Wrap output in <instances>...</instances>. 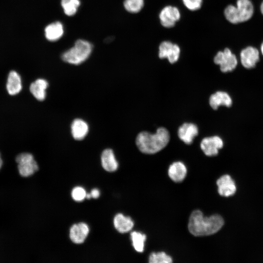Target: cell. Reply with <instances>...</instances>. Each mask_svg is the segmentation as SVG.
I'll return each mask as SVG.
<instances>
[{"instance_id":"cell-1","label":"cell","mask_w":263,"mask_h":263,"mask_svg":"<svg viewBox=\"0 0 263 263\" xmlns=\"http://www.w3.org/2000/svg\"><path fill=\"white\" fill-rule=\"evenodd\" d=\"M224 221L221 216L215 214L210 217H204L199 210L191 214L188 224L190 233L195 236H207L218 232L223 226Z\"/></svg>"},{"instance_id":"cell-2","label":"cell","mask_w":263,"mask_h":263,"mask_svg":"<svg viewBox=\"0 0 263 263\" xmlns=\"http://www.w3.org/2000/svg\"><path fill=\"white\" fill-rule=\"evenodd\" d=\"M170 134L168 130L163 127L158 128L155 133L143 131L138 134L136 144L139 150L146 154L155 153L168 144Z\"/></svg>"},{"instance_id":"cell-3","label":"cell","mask_w":263,"mask_h":263,"mask_svg":"<svg viewBox=\"0 0 263 263\" xmlns=\"http://www.w3.org/2000/svg\"><path fill=\"white\" fill-rule=\"evenodd\" d=\"M254 8L250 0H237L236 5H227L224 10L226 19L232 24L249 20L254 14Z\"/></svg>"},{"instance_id":"cell-4","label":"cell","mask_w":263,"mask_h":263,"mask_svg":"<svg viewBox=\"0 0 263 263\" xmlns=\"http://www.w3.org/2000/svg\"><path fill=\"white\" fill-rule=\"evenodd\" d=\"M92 50V45L89 42L78 39L72 48L62 54V59L68 63L79 65L89 57Z\"/></svg>"},{"instance_id":"cell-5","label":"cell","mask_w":263,"mask_h":263,"mask_svg":"<svg viewBox=\"0 0 263 263\" xmlns=\"http://www.w3.org/2000/svg\"><path fill=\"white\" fill-rule=\"evenodd\" d=\"M19 174L23 177H28L38 170V166L30 153L23 152L16 158Z\"/></svg>"},{"instance_id":"cell-6","label":"cell","mask_w":263,"mask_h":263,"mask_svg":"<svg viewBox=\"0 0 263 263\" xmlns=\"http://www.w3.org/2000/svg\"><path fill=\"white\" fill-rule=\"evenodd\" d=\"M213 60L216 64L219 65L220 70L224 73L233 71L238 64L236 55L228 48L217 52Z\"/></svg>"},{"instance_id":"cell-7","label":"cell","mask_w":263,"mask_h":263,"mask_svg":"<svg viewBox=\"0 0 263 263\" xmlns=\"http://www.w3.org/2000/svg\"><path fill=\"white\" fill-rule=\"evenodd\" d=\"M161 24L167 28H172L181 18V13L178 8L171 5L164 7L159 15Z\"/></svg>"},{"instance_id":"cell-8","label":"cell","mask_w":263,"mask_h":263,"mask_svg":"<svg viewBox=\"0 0 263 263\" xmlns=\"http://www.w3.org/2000/svg\"><path fill=\"white\" fill-rule=\"evenodd\" d=\"M180 48L176 44L169 41H163L159 45L158 56L160 58H167L170 63L176 62L180 55Z\"/></svg>"},{"instance_id":"cell-9","label":"cell","mask_w":263,"mask_h":263,"mask_svg":"<svg viewBox=\"0 0 263 263\" xmlns=\"http://www.w3.org/2000/svg\"><path fill=\"white\" fill-rule=\"evenodd\" d=\"M223 146V141L218 136L205 137L200 143L201 149L208 156L216 155L218 153V150Z\"/></svg>"},{"instance_id":"cell-10","label":"cell","mask_w":263,"mask_h":263,"mask_svg":"<svg viewBox=\"0 0 263 263\" xmlns=\"http://www.w3.org/2000/svg\"><path fill=\"white\" fill-rule=\"evenodd\" d=\"M240 58L241 62L244 68H253L259 61V51L254 47L247 46L241 51Z\"/></svg>"},{"instance_id":"cell-11","label":"cell","mask_w":263,"mask_h":263,"mask_svg":"<svg viewBox=\"0 0 263 263\" xmlns=\"http://www.w3.org/2000/svg\"><path fill=\"white\" fill-rule=\"evenodd\" d=\"M217 185L219 194L223 196L228 197L234 194L236 187L234 181L229 175H224L217 181Z\"/></svg>"},{"instance_id":"cell-12","label":"cell","mask_w":263,"mask_h":263,"mask_svg":"<svg viewBox=\"0 0 263 263\" xmlns=\"http://www.w3.org/2000/svg\"><path fill=\"white\" fill-rule=\"evenodd\" d=\"M89 233V227L84 223H79L73 225L70 230V238L76 244L83 243Z\"/></svg>"},{"instance_id":"cell-13","label":"cell","mask_w":263,"mask_h":263,"mask_svg":"<svg viewBox=\"0 0 263 263\" xmlns=\"http://www.w3.org/2000/svg\"><path fill=\"white\" fill-rule=\"evenodd\" d=\"M198 134V127L191 123H185L178 129L179 138L187 144H191L194 138Z\"/></svg>"},{"instance_id":"cell-14","label":"cell","mask_w":263,"mask_h":263,"mask_svg":"<svg viewBox=\"0 0 263 263\" xmlns=\"http://www.w3.org/2000/svg\"><path fill=\"white\" fill-rule=\"evenodd\" d=\"M71 130L73 138L76 140H81L87 135L89 126L83 119L76 118L72 122Z\"/></svg>"},{"instance_id":"cell-15","label":"cell","mask_w":263,"mask_h":263,"mask_svg":"<svg viewBox=\"0 0 263 263\" xmlns=\"http://www.w3.org/2000/svg\"><path fill=\"white\" fill-rule=\"evenodd\" d=\"M230 95L225 92L217 91L212 94L209 99V103L213 110H217L221 105L229 107L232 105Z\"/></svg>"},{"instance_id":"cell-16","label":"cell","mask_w":263,"mask_h":263,"mask_svg":"<svg viewBox=\"0 0 263 263\" xmlns=\"http://www.w3.org/2000/svg\"><path fill=\"white\" fill-rule=\"evenodd\" d=\"M6 87L8 94L11 95H16L20 92L22 87L21 79L18 72L13 70L9 72Z\"/></svg>"},{"instance_id":"cell-17","label":"cell","mask_w":263,"mask_h":263,"mask_svg":"<svg viewBox=\"0 0 263 263\" xmlns=\"http://www.w3.org/2000/svg\"><path fill=\"white\" fill-rule=\"evenodd\" d=\"M101 161L102 167L105 170L113 172L117 170L118 164L112 149H106L103 151Z\"/></svg>"},{"instance_id":"cell-18","label":"cell","mask_w":263,"mask_h":263,"mask_svg":"<svg viewBox=\"0 0 263 263\" xmlns=\"http://www.w3.org/2000/svg\"><path fill=\"white\" fill-rule=\"evenodd\" d=\"M48 82L43 78H38L32 82L30 86V91L38 100H44L46 96V89Z\"/></svg>"},{"instance_id":"cell-19","label":"cell","mask_w":263,"mask_h":263,"mask_svg":"<svg viewBox=\"0 0 263 263\" xmlns=\"http://www.w3.org/2000/svg\"><path fill=\"white\" fill-rule=\"evenodd\" d=\"M187 169L181 162L173 163L169 167L168 174L170 178L175 182H182L185 178Z\"/></svg>"},{"instance_id":"cell-20","label":"cell","mask_w":263,"mask_h":263,"mask_svg":"<svg viewBox=\"0 0 263 263\" xmlns=\"http://www.w3.org/2000/svg\"><path fill=\"white\" fill-rule=\"evenodd\" d=\"M63 27L59 21L51 23L44 29V35L46 38L51 41L58 40L63 34Z\"/></svg>"},{"instance_id":"cell-21","label":"cell","mask_w":263,"mask_h":263,"mask_svg":"<svg viewBox=\"0 0 263 263\" xmlns=\"http://www.w3.org/2000/svg\"><path fill=\"white\" fill-rule=\"evenodd\" d=\"M113 224L115 229L122 233L130 231L134 225L133 221L130 217L125 216L121 213L115 215Z\"/></svg>"},{"instance_id":"cell-22","label":"cell","mask_w":263,"mask_h":263,"mask_svg":"<svg viewBox=\"0 0 263 263\" xmlns=\"http://www.w3.org/2000/svg\"><path fill=\"white\" fill-rule=\"evenodd\" d=\"M131 237L135 250L138 252H142L146 240V235L139 232L133 231L131 234Z\"/></svg>"},{"instance_id":"cell-23","label":"cell","mask_w":263,"mask_h":263,"mask_svg":"<svg viewBox=\"0 0 263 263\" xmlns=\"http://www.w3.org/2000/svg\"><path fill=\"white\" fill-rule=\"evenodd\" d=\"M61 4L65 14L72 16L76 13L80 2L79 0H61Z\"/></svg>"},{"instance_id":"cell-24","label":"cell","mask_w":263,"mask_h":263,"mask_svg":"<svg viewBox=\"0 0 263 263\" xmlns=\"http://www.w3.org/2000/svg\"><path fill=\"white\" fill-rule=\"evenodd\" d=\"M144 0H125L124 6L125 9L132 13L140 12L144 6Z\"/></svg>"},{"instance_id":"cell-25","label":"cell","mask_w":263,"mask_h":263,"mask_svg":"<svg viewBox=\"0 0 263 263\" xmlns=\"http://www.w3.org/2000/svg\"><path fill=\"white\" fill-rule=\"evenodd\" d=\"M150 263H170L172 262V258L164 252L152 253L149 257Z\"/></svg>"},{"instance_id":"cell-26","label":"cell","mask_w":263,"mask_h":263,"mask_svg":"<svg viewBox=\"0 0 263 263\" xmlns=\"http://www.w3.org/2000/svg\"><path fill=\"white\" fill-rule=\"evenodd\" d=\"M86 192L84 188L81 187L74 188L72 191V197L75 201H82L86 196Z\"/></svg>"},{"instance_id":"cell-27","label":"cell","mask_w":263,"mask_h":263,"mask_svg":"<svg viewBox=\"0 0 263 263\" xmlns=\"http://www.w3.org/2000/svg\"><path fill=\"white\" fill-rule=\"evenodd\" d=\"M185 7L190 11L199 10L202 5L203 0H182Z\"/></svg>"},{"instance_id":"cell-28","label":"cell","mask_w":263,"mask_h":263,"mask_svg":"<svg viewBox=\"0 0 263 263\" xmlns=\"http://www.w3.org/2000/svg\"><path fill=\"white\" fill-rule=\"evenodd\" d=\"M91 197L94 198H97L100 195V192L97 188L93 189L91 192Z\"/></svg>"},{"instance_id":"cell-29","label":"cell","mask_w":263,"mask_h":263,"mask_svg":"<svg viewBox=\"0 0 263 263\" xmlns=\"http://www.w3.org/2000/svg\"><path fill=\"white\" fill-rule=\"evenodd\" d=\"M260 11L262 13V14L263 15V1L262 2L261 5H260Z\"/></svg>"},{"instance_id":"cell-30","label":"cell","mask_w":263,"mask_h":263,"mask_svg":"<svg viewBox=\"0 0 263 263\" xmlns=\"http://www.w3.org/2000/svg\"><path fill=\"white\" fill-rule=\"evenodd\" d=\"M2 164H3V161H2V158L1 157L0 153V169L1 168Z\"/></svg>"},{"instance_id":"cell-31","label":"cell","mask_w":263,"mask_h":263,"mask_svg":"<svg viewBox=\"0 0 263 263\" xmlns=\"http://www.w3.org/2000/svg\"><path fill=\"white\" fill-rule=\"evenodd\" d=\"M261 53L262 54V55L263 56V42L262 43L261 45Z\"/></svg>"},{"instance_id":"cell-32","label":"cell","mask_w":263,"mask_h":263,"mask_svg":"<svg viewBox=\"0 0 263 263\" xmlns=\"http://www.w3.org/2000/svg\"><path fill=\"white\" fill-rule=\"evenodd\" d=\"M91 197H92L91 194L90 193L86 194V198L90 199L91 198Z\"/></svg>"}]
</instances>
